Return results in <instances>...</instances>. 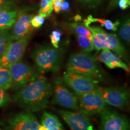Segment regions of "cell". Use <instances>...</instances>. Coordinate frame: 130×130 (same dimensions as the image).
Listing matches in <instances>:
<instances>
[{
	"instance_id": "obj_26",
	"label": "cell",
	"mask_w": 130,
	"mask_h": 130,
	"mask_svg": "<svg viewBox=\"0 0 130 130\" xmlns=\"http://www.w3.org/2000/svg\"><path fill=\"white\" fill-rule=\"evenodd\" d=\"M51 43L53 47L59 48V42L61 38V32L58 30H53L50 35Z\"/></svg>"
},
{
	"instance_id": "obj_4",
	"label": "cell",
	"mask_w": 130,
	"mask_h": 130,
	"mask_svg": "<svg viewBox=\"0 0 130 130\" xmlns=\"http://www.w3.org/2000/svg\"><path fill=\"white\" fill-rule=\"evenodd\" d=\"M92 35L94 48L97 51L109 50L113 51L126 62L129 61L125 47L121 43L116 35L108 33L103 29L96 26L87 27Z\"/></svg>"
},
{
	"instance_id": "obj_3",
	"label": "cell",
	"mask_w": 130,
	"mask_h": 130,
	"mask_svg": "<svg viewBox=\"0 0 130 130\" xmlns=\"http://www.w3.org/2000/svg\"><path fill=\"white\" fill-rule=\"evenodd\" d=\"M66 71L84 75L98 81L103 78L96 58L86 52L71 54L66 64Z\"/></svg>"
},
{
	"instance_id": "obj_12",
	"label": "cell",
	"mask_w": 130,
	"mask_h": 130,
	"mask_svg": "<svg viewBox=\"0 0 130 130\" xmlns=\"http://www.w3.org/2000/svg\"><path fill=\"white\" fill-rule=\"evenodd\" d=\"M99 90L107 104L116 107L120 110L125 109L129 99V93L124 87H108Z\"/></svg>"
},
{
	"instance_id": "obj_1",
	"label": "cell",
	"mask_w": 130,
	"mask_h": 130,
	"mask_svg": "<svg viewBox=\"0 0 130 130\" xmlns=\"http://www.w3.org/2000/svg\"><path fill=\"white\" fill-rule=\"evenodd\" d=\"M53 94V85L43 76L39 77L19 89L13 100L26 110L36 112L44 109Z\"/></svg>"
},
{
	"instance_id": "obj_31",
	"label": "cell",
	"mask_w": 130,
	"mask_h": 130,
	"mask_svg": "<svg viewBox=\"0 0 130 130\" xmlns=\"http://www.w3.org/2000/svg\"><path fill=\"white\" fill-rule=\"evenodd\" d=\"M130 0H119L118 3V7L121 10H126L129 7Z\"/></svg>"
},
{
	"instance_id": "obj_8",
	"label": "cell",
	"mask_w": 130,
	"mask_h": 130,
	"mask_svg": "<svg viewBox=\"0 0 130 130\" xmlns=\"http://www.w3.org/2000/svg\"><path fill=\"white\" fill-rule=\"evenodd\" d=\"M12 78V87L19 90L35 80L39 74L27 63L19 61L9 68Z\"/></svg>"
},
{
	"instance_id": "obj_7",
	"label": "cell",
	"mask_w": 130,
	"mask_h": 130,
	"mask_svg": "<svg viewBox=\"0 0 130 130\" xmlns=\"http://www.w3.org/2000/svg\"><path fill=\"white\" fill-rule=\"evenodd\" d=\"M78 99V111L86 116L100 114L107 107L99 87L95 90L77 95Z\"/></svg>"
},
{
	"instance_id": "obj_5",
	"label": "cell",
	"mask_w": 130,
	"mask_h": 130,
	"mask_svg": "<svg viewBox=\"0 0 130 130\" xmlns=\"http://www.w3.org/2000/svg\"><path fill=\"white\" fill-rule=\"evenodd\" d=\"M53 98L51 102L68 109L78 111V99L77 95L71 92L62 79L55 78L53 86Z\"/></svg>"
},
{
	"instance_id": "obj_30",
	"label": "cell",
	"mask_w": 130,
	"mask_h": 130,
	"mask_svg": "<svg viewBox=\"0 0 130 130\" xmlns=\"http://www.w3.org/2000/svg\"><path fill=\"white\" fill-rule=\"evenodd\" d=\"M64 0H53L52 1V6L53 10L57 13L61 12V6Z\"/></svg>"
},
{
	"instance_id": "obj_18",
	"label": "cell",
	"mask_w": 130,
	"mask_h": 130,
	"mask_svg": "<svg viewBox=\"0 0 130 130\" xmlns=\"http://www.w3.org/2000/svg\"><path fill=\"white\" fill-rule=\"evenodd\" d=\"M94 22H99L102 27H104L108 30L116 31L118 30V27L120 25V22L119 21L113 22V21L108 20V19L95 18L93 16L89 15L87 18L84 20V24L86 27L90 26V24Z\"/></svg>"
},
{
	"instance_id": "obj_9",
	"label": "cell",
	"mask_w": 130,
	"mask_h": 130,
	"mask_svg": "<svg viewBox=\"0 0 130 130\" xmlns=\"http://www.w3.org/2000/svg\"><path fill=\"white\" fill-rule=\"evenodd\" d=\"M3 125L6 130H38L40 125L35 115L28 110L12 115Z\"/></svg>"
},
{
	"instance_id": "obj_24",
	"label": "cell",
	"mask_w": 130,
	"mask_h": 130,
	"mask_svg": "<svg viewBox=\"0 0 130 130\" xmlns=\"http://www.w3.org/2000/svg\"><path fill=\"white\" fill-rule=\"evenodd\" d=\"M53 0H41L40 4V9L39 10V15L44 18L51 15L53 9L52 6Z\"/></svg>"
},
{
	"instance_id": "obj_34",
	"label": "cell",
	"mask_w": 130,
	"mask_h": 130,
	"mask_svg": "<svg viewBox=\"0 0 130 130\" xmlns=\"http://www.w3.org/2000/svg\"><path fill=\"white\" fill-rule=\"evenodd\" d=\"M38 130H48V129L42 125H40L39 127L38 128Z\"/></svg>"
},
{
	"instance_id": "obj_21",
	"label": "cell",
	"mask_w": 130,
	"mask_h": 130,
	"mask_svg": "<svg viewBox=\"0 0 130 130\" xmlns=\"http://www.w3.org/2000/svg\"><path fill=\"white\" fill-rule=\"evenodd\" d=\"M68 26H69L70 30H71L74 34H75L76 36L87 37L91 39H92V35L90 31L89 30L87 27L84 25V24L74 22V23L69 24Z\"/></svg>"
},
{
	"instance_id": "obj_28",
	"label": "cell",
	"mask_w": 130,
	"mask_h": 130,
	"mask_svg": "<svg viewBox=\"0 0 130 130\" xmlns=\"http://www.w3.org/2000/svg\"><path fill=\"white\" fill-rule=\"evenodd\" d=\"M45 22V18L42 16L39 15L33 16L31 19V24L34 28H39L43 25Z\"/></svg>"
},
{
	"instance_id": "obj_13",
	"label": "cell",
	"mask_w": 130,
	"mask_h": 130,
	"mask_svg": "<svg viewBox=\"0 0 130 130\" xmlns=\"http://www.w3.org/2000/svg\"><path fill=\"white\" fill-rule=\"evenodd\" d=\"M58 113L71 130H94L88 116L81 112L60 110Z\"/></svg>"
},
{
	"instance_id": "obj_15",
	"label": "cell",
	"mask_w": 130,
	"mask_h": 130,
	"mask_svg": "<svg viewBox=\"0 0 130 130\" xmlns=\"http://www.w3.org/2000/svg\"><path fill=\"white\" fill-rule=\"evenodd\" d=\"M98 58L110 69L121 68L126 72L129 71V67L122 58L109 50H102Z\"/></svg>"
},
{
	"instance_id": "obj_27",
	"label": "cell",
	"mask_w": 130,
	"mask_h": 130,
	"mask_svg": "<svg viewBox=\"0 0 130 130\" xmlns=\"http://www.w3.org/2000/svg\"><path fill=\"white\" fill-rule=\"evenodd\" d=\"M10 101V97L9 94L6 92V90L0 88V106H6L9 104Z\"/></svg>"
},
{
	"instance_id": "obj_25",
	"label": "cell",
	"mask_w": 130,
	"mask_h": 130,
	"mask_svg": "<svg viewBox=\"0 0 130 130\" xmlns=\"http://www.w3.org/2000/svg\"><path fill=\"white\" fill-rule=\"evenodd\" d=\"M76 1L84 7L90 8V9H95L105 3L107 0H76Z\"/></svg>"
},
{
	"instance_id": "obj_16",
	"label": "cell",
	"mask_w": 130,
	"mask_h": 130,
	"mask_svg": "<svg viewBox=\"0 0 130 130\" xmlns=\"http://www.w3.org/2000/svg\"><path fill=\"white\" fill-rule=\"evenodd\" d=\"M41 123L48 130H64L57 117L47 111H44L42 114Z\"/></svg>"
},
{
	"instance_id": "obj_35",
	"label": "cell",
	"mask_w": 130,
	"mask_h": 130,
	"mask_svg": "<svg viewBox=\"0 0 130 130\" xmlns=\"http://www.w3.org/2000/svg\"><path fill=\"white\" fill-rule=\"evenodd\" d=\"M75 18V21H79V20H80L81 19V17H80V16H79V15H77L75 16V17L74 18Z\"/></svg>"
},
{
	"instance_id": "obj_33",
	"label": "cell",
	"mask_w": 130,
	"mask_h": 130,
	"mask_svg": "<svg viewBox=\"0 0 130 130\" xmlns=\"http://www.w3.org/2000/svg\"><path fill=\"white\" fill-rule=\"evenodd\" d=\"M69 7L70 4L68 2V1H63L61 6V11H63V12H67L69 10Z\"/></svg>"
},
{
	"instance_id": "obj_29",
	"label": "cell",
	"mask_w": 130,
	"mask_h": 130,
	"mask_svg": "<svg viewBox=\"0 0 130 130\" xmlns=\"http://www.w3.org/2000/svg\"><path fill=\"white\" fill-rule=\"evenodd\" d=\"M14 7V3L9 0H0V11L12 10Z\"/></svg>"
},
{
	"instance_id": "obj_23",
	"label": "cell",
	"mask_w": 130,
	"mask_h": 130,
	"mask_svg": "<svg viewBox=\"0 0 130 130\" xmlns=\"http://www.w3.org/2000/svg\"><path fill=\"white\" fill-rule=\"evenodd\" d=\"M77 40L79 47L86 53H90L95 50L92 40L89 37L77 36Z\"/></svg>"
},
{
	"instance_id": "obj_14",
	"label": "cell",
	"mask_w": 130,
	"mask_h": 130,
	"mask_svg": "<svg viewBox=\"0 0 130 130\" xmlns=\"http://www.w3.org/2000/svg\"><path fill=\"white\" fill-rule=\"evenodd\" d=\"M32 16V14L19 12L15 22L12 26V30L11 31L14 40L20 39L27 36L31 35V33L34 30L31 24V19Z\"/></svg>"
},
{
	"instance_id": "obj_10",
	"label": "cell",
	"mask_w": 130,
	"mask_h": 130,
	"mask_svg": "<svg viewBox=\"0 0 130 130\" xmlns=\"http://www.w3.org/2000/svg\"><path fill=\"white\" fill-rule=\"evenodd\" d=\"M100 115L98 130H130L129 119L125 115L107 107Z\"/></svg>"
},
{
	"instance_id": "obj_2",
	"label": "cell",
	"mask_w": 130,
	"mask_h": 130,
	"mask_svg": "<svg viewBox=\"0 0 130 130\" xmlns=\"http://www.w3.org/2000/svg\"><path fill=\"white\" fill-rule=\"evenodd\" d=\"M63 52L50 45H43L32 53L31 57L37 72H56L60 68L63 60Z\"/></svg>"
},
{
	"instance_id": "obj_20",
	"label": "cell",
	"mask_w": 130,
	"mask_h": 130,
	"mask_svg": "<svg viewBox=\"0 0 130 130\" xmlns=\"http://www.w3.org/2000/svg\"><path fill=\"white\" fill-rule=\"evenodd\" d=\"M13 41V37L9 29L0 30V56L8 46Z\"/></svg>"
},
{
	"instance_id": "obj_22",
	"label": "cell",
	"mask_w": 130,
	"mask_h": 130,
	"mask_svg": "<svg viewBox=\"0 0 130 130\" xmlns=\"http://www.w3.org/2000/svg\"><path fill=\"white\" fill-rule=\"evenodd\" d=\"M119 35L121 39L127 44H129L130 42V20L127 18L123 21L121 27L119 29Z\"/></svg>"
},
{
	"instance_id": "obj_11",
	"label": "cell",
	"mask_w": 130,
	"mask_h": 130,
	"mask_svg": "<svg viewBox=\"0 0 130 130\" xmlns=\"http://www.w3.org/2000/svg\"><path fill=\"white\" fill-rule=\"evenodd\" d=\"M30 39V35L12 42L0 56V65L9 68L21 61Z\"/></svg>"
},
{
	"instance_id": "obj_17",
	"label": "cell",
	"mask_w": 130,
	"mask_h": 130,
	"mask_svg": "<svg viewBox=\"0 0 130 130\" xmlns=\"http://www.w3.org/2000/svg\"><path fill=\"white\" fill-rule=\"evenodd\" d=\"M18 10L0 11V30L12 28L18 15Z\"/></svg>"
},
{
	"instance_id": "obj_19",
	"label": "cell",
	"mask_w": 130,
	"mask_h": 130,
	"mask_svg": "<svg viewBox=\"0 0 130 130\" xmlns=\"http://www.w3.org/2000/svg\"><path fill=\"white\" fill-rule=\"evenodd\" d=\"M12 87V78L9 68L0 65V88L8 90Z\"/></svg>"
},
{
	"instance_id": "obj_36",
	"label": "cell",
	"mask_w": 130,
	"mask_h": 130,
	"mask_svg": "<svg viewBox=\"0 0 130 130\" xmlns=\"http://www.w3.org/2000/svg\"><path fill=\"white\" fill-rule=\"evenodd\" d=\"M0 130H2V129H1V128H0Z\"/></svg>"
},
{
	"instance_id": "obj_6",
	"label": "cell",
	"mask_w": 130,
	"mask_h": 130,
	"mask_svg": "<svg viewBox=\"0 0 130 130\" xmlns=\"http://www.w3.org/2000/svg\"><path fill=\"white\" fill-rule=\"evenodd\" d=\"M63 83L77 95L88 93L99 87V81L84 75L66 71L62 76Z\"/></svg>"
},
{
	"instance_id": "obj_32",
	"label": "cell",
	"mask_w": 130,
	"mask_h": 130,
	"mask_svg": "<svg viewBox=\"0 0 130 130\" xmlns=\"http://www.w3.org/2000/svg\"><path fill=\"white\" fill-rule=\"evenodd\" d=\"M119 0H111L108 4V10H113L118 7V3Z\"/></svg>"
}]
</instances>
